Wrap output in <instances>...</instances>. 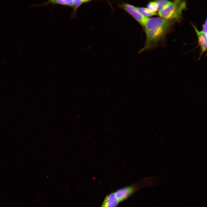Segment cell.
<instances>
[{
    "label": "cell",
    "mask_w": 207,
    "mask_h": 207,
    "mask_svg": "<svg viewBox=\"0 0 207 207\" xmlns=\"http://www.w3.org/2000/svg\"><path fill=\"white\" fill-rule=\"evenodd\" d=\"M174 22L159 17L148 18L144 26L146 35L145 45L138 53L154 47L164 37Z\"/></svg>",
    "instance_id": "obj_1"
},
{
    "label": "cell",
    "mask_w": 207,
    "mask_h": 207,
    "mask_svg": "<svg viewBox=\"0 0 207 207\" xmlns=\"http://www.w3.org/2000/svg\"><path fill=\"white\" fill-rule=\"evenodd\" d=\"M159 183L158 179L156 177H147L135 184L120 188L114 192L116 198L120 203L127 199L139 190L147 187H156Z\"/></svg>",
    "instance_id": "obj_2"
},
{
    "label": "cell",
    "mask_w": 207,
    "mask_h": 207,
    "mask_svg": "<svg viewBox=\"0 0 207 207\" xmlns=\"http://www.w3.org/2000/svg\"><path fill=\"white\" fill-rule=\"evenodd\" d=\"M186 7V3L184 1L175 0L164 9L158 11V14L164 20L175 21L181 18L182 12Z\"/></svg>",
    "instance_id": "obj_3"
},
{
    "label": "cell",
    "mask_w": 207,
    "mask_h": 207,
    "mask_svg": "<svg viewBox=\"0 0 207 207\" xmlns=\"http://www.w3.org/2000/svg\"><path fill=\"white\" fill-rule=\"evenodd\" d=\"M119 6L131 15L141 26H144L148 18L142 15L138 10L137 7L132 5L124 3L119 5Z\"/></svg>",
    "instance_id": "obj_4"
},
{
    "label": "cell",
    "mask_w": 207,
    "mask_h": 207,
    "mask_svg": "<svg viewBox=\"0 0 207 207\" xmlns=\"http://www.w3.org/2000/svg\"><path fill=\"white\" fill-rule=\"evenodd\" d=\"M120 203L113 192L106 196L100 207H116Z\"/></svg>",
    "instance_id": "obj_5"
},
{
    "label": "cell",
    "mask_w": 207,
    "mask_h": 207,
    "mask_svg": "<svg viewBox=\"0 0 207 207\" xmlns=\"http://www.w3.org/2000/svg\"><path fill=\"white\" fill-rule=\"evenodd\" d=\"M192 25L197 35L198 42L202 52L203 53L207 49V34L202 31L199 30L193 24Z\"/></svg>",
    "instance_id": "obj_6"
},
{
    "label": "cell",
    "mask_w": 207,
    "mask_h": 207,
    "mask_svg": "<svg viewBox=\"0 0 207 207\" xmlns=\"http://www.w3.org/2000/svg\"><path fill=\"white\" fill-rule=\"evenodd\" d=\"M74 0H52L48 1L42 4L36 5L38 6H46L49 4H59L73 7Z\"/></svg>",
    "instance_id": "obj_7"
},
{
    "label": "cell",
    "mask_w": 207,
    "mask_h": 207,
    "mask_svg": "<svg viewBox=\"0 0 207 207\" xmlns=\"http://www.w3.org/2000/svg\"><path fill=\"white\" fill-rule=\"evenodd\" d=\"M91 1L90 0H74L73 7V9L71 14V18H74L76 17L77 11L82 5L84 3L89 2Z\"/></svg>",
    "instance_id": "obj_8"
},
{
    "label": "cell",
    "mask_w": 207,
    "mask_h": 207,
    "mask_svg": "<svg viewBox=\"0 0 207 207\" xmlns=\"http://www.w3.org/2000/svg\"><path fill=\"white\" fill-rule=\"evenodd\" d=\"M158 6V10L161 11L168 6L172 2V1L166 0H160L155 1Z\"/></svg>",
    "instance_id": "obj_9"
},
{
    "label": "cell",
    "mask_w": 207,
    "mask_h": 207,
    "mask_svg": "<svg viewBox=\"0 0 207 207\" xmlns=\"http://www.w3.org/2000/svg\"><path fill=\"white\" fill-rule=\"evenodd\" d=\"M138 10L144 16L147 17H150L156 15V13L152 12L147 8L144 7H137Z\"/></svg>",
    "instance_id": "obj_10"
},
{
    "label": "cell",
    "mask_w": 207,
    "mask_h": 207,
    "mask_svg": "<svg viewBox=\"0 0 207 207\" xmlns=\"http://www.w3.org/2000/svg\"><path fill=\"white\" fill-rule=\"evenodd\" d=\"M147 8L154 13L158 10V5L155 1L150 2L147 4Z\"/></svg>",
    "instance_id": "obj_11"
},
{
    "label": "cell",
    "mask_w": 207,
    "mask_h": 207,
    "mask_svg": "<svg viewBox=\"0 0 207 207\" xmlns=\"http://www.w3.org/2000/svg\"><path fill=\"white\" fill-rule=\"evenodd\" d=\"M207 19L202 26V31L205 33L207 34Z\"/></svg>",
    "instance_id": "obj_12"
}]
</instances>
